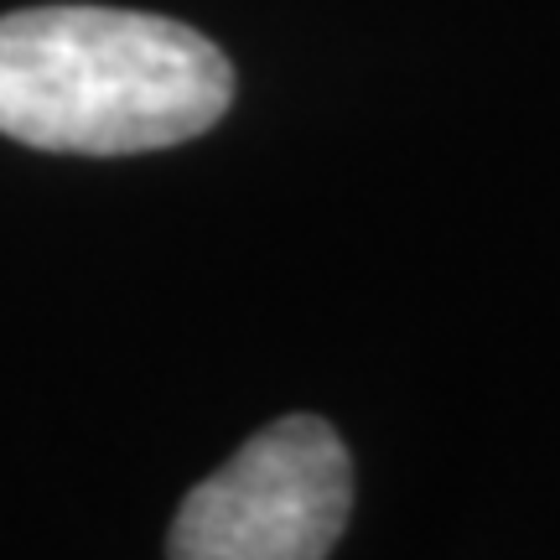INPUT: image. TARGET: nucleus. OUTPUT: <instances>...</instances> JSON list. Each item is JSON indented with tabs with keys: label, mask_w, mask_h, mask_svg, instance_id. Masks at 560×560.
Returning a JSON list of instances; mask_svg holds the SVG:
<instances>
[{
	"label": "nucleus",
	"mask_w": 560,
	"mask_h": 560,
	"mask_svg": "<svg viewBox=\"0 0 560 560\" xmlns=\"http://www.w3.org/2000/svg\"><path fill=\"white\" fill-rule=\"evenodd\" d=\"M229 104V58L182 21L109 5L0 16V136L37 151H166L213 130Z\"/></svg>",
	"instance_id": "obj_1"
},
{
	"label": "nucleus",
	"mask_w": 560,
	"mask_h": 560,
	"mask_svg": "<svg viewBox=\"0 0 560 560\" xmlns=\"http://www.w3.org/2000/svg\"><path fill=\"white\" fill-rule=\"evenodd\" d=\"M353 462L322 416H280L177 509V560H317L342 540Z\"/></svg>",
	"instance_id": "obj_2"
}]
</instances>
